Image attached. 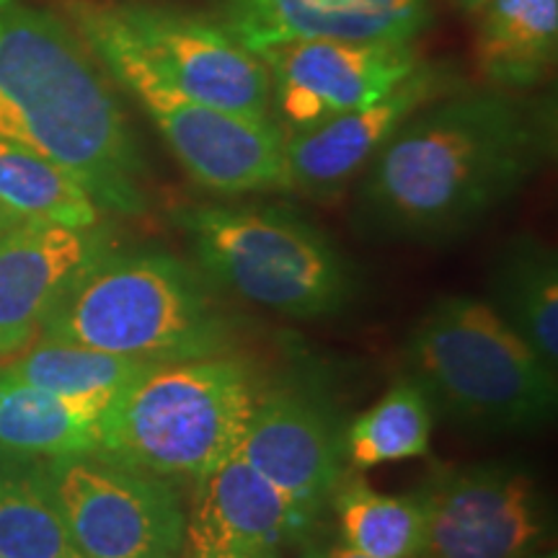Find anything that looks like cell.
<instances>
[{"label":"cell","mask_w":558,"mask_h":558,"mask_svg":"<svg viewBox=\"0 0 558 558\" xmlns=\"http://www.w3.org/2000/svg\"><path fill=\"white\" fill-rule=\"evenodd\" d=\"M554 150V94L465 83L414 111L369 160L354 228L378 241H458L518 197Z\"/></svg>","instance_id":"cell-1"},{"label":"cell","mask_w":558,"mask_h":558,"mask_svg":"<svg viewBox=\"0 0 558 558\" xmlns=\"http://www.w3.org/2000/svg\"><path fill=\"white\" fill-rule=\"evenodd\" d=\"M0 137L52 160L104 209L148 207V166L107 70L65 16L29 0H0Z\"/></svg>","instance_id":"cell-2"},{"label":"cell","mask_w":558,"mask_h":558,"mask_svg":"<svg viewBox=\"0 0 558 558\" xmlns=\"http://www.w3.org/2000/svg\"><path fill=\"white\" fill-rule=\"evenodd\" d=\"M39 339L171 365L215 357L230 337L197 269L166 251L107 248L73 277Z\"/></svg>","instance_id":"cell-3"},{"label":"cell","mask_w":558,"mask_h":558,"mask_svg":"<svg viewBox=\"0 0 558 558\" xmlns=\"http://www.w3.org/2000/svg\"><path fill=\"white\" fill-rule=\"evenodd\" d=\"M403 362L435 414L465 429L533 432L556 416V369L486 300L437 298L409 331Z\"/></svg>","instance_id":"cell-4"},{"label":"cell","mask_w":558,"mask_h":558,"mask_svg":"<svg viewBox=\"0 0 558 558\" xmlns=\"http://www.w3.org/2000/svg\"><path fill=\"white\" fill-rule=\"evenodd\" d=\"M256 399L239 360L158 365L109 401L96 452L150 476L199 481L239 452Z\"/></svg>","instance_id":"cell-5"},{"label":"cell","mask_w":558,"mask_h":558,"mask_svg":"<svg viewBox=\"0 0 558 558\" xmlns=\"http://www.w3.org/2000/svg\"><path fill=\"white\" fill-rule=\"evenodd\" d=\"M171 218L209 279L277 316L331 318L357 298V271L347 256L292 209L186 205Z\"/></svg>","instance_id":"cell-6"},{"label":"cell","mask_w":558,"mask_h":558,"mask_svg":"<svg viewBox=\"0 0 558 558\" xmlns=\"http://www.w3.org/2000/svg\"><path fill=\"white\" fill-rule=\"evenodd\" d=\"M62 16L86 41L111 83L140 104L181 169L199 186L222 197L288 192L284 132L275 120L230 114L181 94L132 45L104 0H65Z\"/></svg>","instance_id":"cell-7"},{"label":"cell","mask_w":558,"mask_h":558,"mask_svg":"<svg viewBox=\"0 0 558 558\" xmlns=\"http://www.w3.org/2000/svg\"><path fill=\"white\" fill-rule=\"evenodd\" d=\"M104 5L143 58L181 94L230 114L271 120L262 54L213 13L166 0H104Z\"/></svg>","instance_id":"cell-8"},{"label":"cell","mask_w":558,"mask_h":558,"mask_svg":"<svg viewBox=\"0 0 558 558\" xmlns=\"http://www.w3.org/2000/svg\"><path fill=\"white\" fill-rule=\"evenodd\" d=\"M47 473L81 558H181L186 514L166 481L94 452L54 458Z\"/></svg>","instance_id":"cell-9"},{"label":"cell","mask_w":558,"mask_h":558,"mask_svg":"<svg viewBox=\"0 0 558 558\" xmlns=\"http://www.w3.org/2000/svg\"><path fill=\"white\" fill-rule=\"evenodd\" d=\"M416 494L424 505L416 558H530L546 530L538 481L522 465L450 469Z\"/></svg>","instance_id":"cell-10"},{"label":"cell","mask_w":558,"mask_h":558,"mask_svg":"<svg viewBox=\"0 0 558 558\" xmlns=\"http://www.w3.org/2000/svg\"><path fill=\"white\" fill-rule=\"evenodd\" d=\"M259 54L284 137L380 99L422 62L416 41L386 39H298Z\"/></svg>","instance_id":"cell-11"},{"label":"cell","mask_w":558,"mask_h":558,"mask_svg":"<svg viewBox=\"0 0 558 558\" xmlns=\"http://www.w3.org/2000/svg\"><path fill=\"white\" fill-rule=\"evenodd\" d=\"M463 86L465 81L456 65L422 60L414 73L380 99L333 117L318 128L288 135V192H298L313 202L339 199L414 111Z\"/></svg>","instance_id":"cell-12"},{"label":"cell","mask_w":558,"mask_h":558,"mask_svg":"<svg viewBox=\"0 0 558 558\" xmlns=\"http://www.w3.org/2000/svg\"><path fill=\"white\" fill-rule=\"evenodd\" d=\"M239 456L316 520L341 484L347 450L337 418L320 401L282 388L256 399Z\"/></svg>","instance_id":"cell-13"},{"label":"cell","mask_w":558,"mask_h":558,"mask_svg":"<svg viewBox=\"0 0 558 558\" xmlns=\"http://www.w3.org/2000/svg\"><path fill=\"white\" fill-rule=\"evenodd\" d=\"M101 251L99 226L19 220L0 233V357H16L39 339L62 292Z\"/></svg>","instance_id":"cell-14"},{"label":"cell","mask_w":558,"mask_h":558,"mask_svg":"<svg viewBox=\"0 0 558 558\" xmlns=\"http://www.w3.org/2000/svg\"><path fill=\"white\" fill-rule=\"evenodd\" d=\"M213 16L254 52L298 39L416 41L435 0H213Z\"/></svg>","instance_id":"cell-15"},{"label":"cell","mask_w":558,"mask_h":558,"mask_svg":"<svg viewBox=\"0 0 558 558\" xmlns=\"http://www.w3.org/2000/svg\"><path fill=\"white\" fill-rule=\"evenodd\" d=\"M311 525L313 520L235 452L199 478L184 543L205 558H256L279 554Z\"/></svg>","instance_id":"cell-16"},{"label":"cell","mask_w":558,"mask_h":558,"mask_svg":"<svg viewBox=\"0 0 558 558\" xmlns=\"http://www.w3.org/2000/svg\"><path fill=\"white\" fill-rule=\"evenodd\" d=\"M107 396H62L0 375V456L54 460L99 450Z\"/></svg>","instance_id":"cell-17"},{"label":"cell","mask_w":558,"mask_h":558,"mask_svg":"<svg viewBox=\"0 0 558 558\" xmlns=\"http://www.w3.org/2000/svg\"><path fill=\"white\" fill-rule=\"evenodd\" d=\"M473 19L486 86L530 94L548 81L558 54V0H486Z\"/></svg>","instance_id":"cell-18"},{"label":"cell","mask_w":558,"mask_h":558,"mask_svg":"<svg viewBox=\"0 0 558 558\" xmlns=\"http://www.w3.org/2000/svg\"><path fill=\"white\" fill-rule=\"evenodd\" d=\"M486 303L550 369L558 367V259L548 243L509 239L494 256Z\"/></svg>","instance_id":"cell-19"},{"label":"cell","mask_w":558,"mask_h":558,"mask_svg":"<svg viewBox=\"0 0 558 558\" xmlns=\"http://www.w3.org/2000/svg\"><path fill=\"white\" fill-rule=\"evenodd\" d=\"M0 558H81L50 484L32 460L0 456Z\"/></svg>","instance_id":"cell-20"},{"label":"cell","mask_w":558,"mask_h":558,"mask_svg":"<svg viewBox=\"0 0 558 558\" xmlns=\"http://www.w3.org/2000/svg\"><path fill=\"white\" fill-rule=\"evenodd\" d=\"M0 207L21 220L94 228L101 207L70 173L24 145L0 137Z\"/></svg>","instance_id":"cell-21"},{"label":"cell","mask_w":558,"mask_h":558,"mask_svg":"<svg viewBox=\"0 0 558 558\" xmlns=\"http://www.w3.org/2000/svg\"><path fill=\"white\" fill-rule=\"evenodd\" d=\"M158 365L160 362L117 357L99 349L39 339L37 344L16 354L11 365L0 367V375L62 396L114 399L124 386Z\"/></svg>","instance_id":"cell-22"},{"label":"cell","mask_w":558,"mask_h":558,"mask_svg":"<svg viewBox=\"0 0 558 558\" xmlns=\"http://www.w3.org/2000/svg\"><path fill=\"white\" fill-rule=\"evenodd\" d=\"M432 429L435 409L427 393L411 378H403L347 429V460L352 469L367 471L375 465L422 458L429 452Z\"/></svg>","instance_id":"cell-23"},{"label":"cell","mask_w":558,"mask_h":558,"mask_svg":"<svg viewBox=\"0 0 558 558\" xmlns=\"http://www.w3.org/2000/svg\"><path fill=\"white\" fill-rule=\"evenodd\" d=\"M344 546L369 558H416L424 538V505L418 494L393 497L349 481L333 492Z\"/></svg>","instance_id":"cell-24"},{"label":"cell","mask_w":558,"mask_h":558,"mask_svg":"<svg viewBox=\"0 0 558 558\" xmlns=\"http://www.w3.org/2000/svg\"><path fill=\"white\" fill-rule=\"evenodd\" d=\"M450 3L456 5L460 13H465V16H473V13H476L481 5L486 3V0H450Z\"/></svg>","instance_id":"cell-25"},{"label":"cell","mask_w":558,"mask_h":558,"mask_svg":"<svg viewBox=\"0 0 558 558\" xmlns=\"http://www.w3.org/2000/svg\"><path fill=\"white\" fill-rule=\"evenodd\" d=\"M326 558H369V556L360 554V550H354L349 546H337V548H331L329 554H326Z\"/></svg>","instance_id":"cell-26"},{"label":"cell","mask_w":558,"mask_h":558,"mask_svg":"<svg viewBox=\"0 0 558 558\" xmlns=\"http://www.w3.org/2000/svg\"><path fill=\"white\" fill-rule=\"evenodd\" d=\"M19 220H21V218H16V215L9 213V209H5V207H0V233H5V230L16 226Z\"/></svg>","instance_id":"cell-27"},{"label":"cell","mask_w":558,"mask_h":558,"mask_svg":"<svg viewBox=\"0 0 558 558\" xmlns=\"http://www.w3.org/2000/svg\"><path fill=\"white\" fill-rule=\"evenodd\" d=\"M256 558H279V554H267V556H256Z\"/></svg>","instance_id":"cell-28"}]
</instances>
